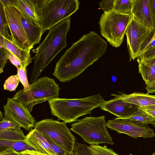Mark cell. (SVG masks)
Returning <instances> with one entry per match:
<instances>
[{
	"label": "cell",
	"instance_id": "37",
	"mask_svg": "<svg viewBox=\"0 0 155 155\" xmlns=\"http://www.w3.org/2000/svg\"><path fill=\"white\" fill-rule=\"evenodd\" d=\"M24 155H49L40 153L35 150H27L21 152Z\"/></svg>",
	"mask_w": 155,
	"mask_h": 155
},
{
	"label": "cell",
	"instance_id": "21",
	"mask_svg": "<svg viewBox=\"0 0 155 155\" xmlns=\"http://www.w3.org/2000/svg\"><path fill=\"white\" fill-rule=\"evenodd\" d=\"M16 1L32 20L40 25L35 0H16Z\"/></svg>",
	"mask_w": 155,
	"mask_h": 155
},
{
	"label": "cell",
	"instance_id": "11",
	"mask_svg": "<svg viewBox=\"0 0 155 155\" xmlns=\"http://www.w3.org/2000/svg\"><path fill=\"white\" fill-rule=\"evenodd\" d=\"M3 108L4 118H8L26 131L34 127L35 120L27 107L21 102L8 98Z\"/></svg>",
	"mask_w": 155,
	"mask_h": 155
},
{
	"label": "cell",
	"instance_id": "28",
	"mask_svg": "<svg viewBox=\"0 0 155 155\" xmlns=\"http://www.w3.org/2000/svg\"><path fill=\"white\" fill-rule=\"evenodd\" d=\"M90 147L98 155H119L113 149L108 148L106 145L101 146L99 144H90Z\"/></svg>",
	"mask_w": 155,
	"mask_h": 155
},
{
	"label": "cell",
	"instance_id": "31",
	"mask_svg": "<svg viewBox=\"0 0 155 155\" xmlns=\"http://www.w3.org/2000/svg\"><path fill=\"white\" fill-rule=\"evenodd\" d=\"M44 137L46 139L57 155H67L65 151L60 147L54 143L49 138L44 136Z\"/></svg>",
	"mask_w": 155,
	"mask_h": 155
},
{
	"label": "cell",
	"instance_id": "13",
	"mask_svg": "<svg viewBox=\"0 0 155 155\" xmlns=\"http://www.w3.org/2000/svg\"><path fill=\"white\" fill-rule=\"evenodd\" d=\"M14 6L22 23L28 40L31 46L39 43L44 33L39 24L32 20L17 3L16 0H9Z\"/></svg>",
	"mask_w": 155,
	"mask_h": 155
},
{
	"label": "cell",
	"instance_id": "17",
	"mask_svg": "<svg viewBox=\"0 0 155 155\" xmlns=\"http://www.w3.org/2000/svg\"><path fill=\"white\" fill-rule=\"evenodd\" d=\"M120 93L119 94H113L111 95L117 97L124 102L140 107L155 105V95L140 92H135L128 94L123 93Z\"/></svg>",
	"mask_w": 155,
	"mask_h": 155
},
{
	"label": "cell",
	"instance_id": "24",
	"mask_svg": "<svg viewBox=\"0 0 155 155\" xmlns=\"http://www.w3.org/2000/svg\"><path fill=\"white\" fill-rule=\"evenodd\" d=\"M133 0H115L113 9L122 14L132 15Z\"/></svg>",
	"mask_w": 155,
	"mask_h": 155
},
{
	"label": "cell",
	"instance_id": "16",
	"mask_svg": "<svg viewBox=\"0 0 155 155\" xmlns=\"http://www.w3.org/2000/svg\"><path fill=\"white\" fill-rule=\"evenodd\" d=\"M24 142L40 153L49 155H57L42 134L34 128H30L26 136Z\"/></svg>",
	"mask_w": 155,
	"mask_h": 155
},
{
	"label": "cell",
	"instance_id": "30",
	"mask_svg": "<svg viewBox=\"0 0 155 155\" xmlns=\"http://www.w3.org/2000/svg\"><path fill=\"white\" fill-rule=\"evenodd\" d=\"M0 73L3 71V68L7 62L9 51L4 47H0Z\"/></svg>",
	"mask_w": 155,
	"mask_h": 155
},
{
	"label": "cell",
	"instance_id": "36",
	"mask_svg": "<svg viewBox=\"0 0 155 155\" xmlns=\"http://www.w3.org/2000/svg\"><path fill=\"white\" fill-rule=\"evenodd\" d=\"M139 109L142 110L154 118H155V109L145 107H140Z\"/></svg>",
	"mask_w": 155,
	"mask_h": 155
},
{
	"label": "cell",
	"instance_id": "9",
	"mask_svg": "<svg viewBox=\"0 0 155 155\" xmlns=\"http://www.w3.org/2000/svg\"><path fill=\"white\" fill-rule=\"evenodd\" d=\"M3 5L12 38V42L24 50H31L32 46L28 39L22 23L14 6L9 0H0Z\"/></svg>",
	"mask_w": 155,
	"mask_h": 155
},
{
	"label": "cell",
	"instance_id": "14",
	"mask_svg": "<svg viewBox=\"0 0 155 155\" xmlns=\"http://www.w3.org/2000/svg\"><path fill=\"white\" fill-rule=\"evenodd\" d=\"M131 13L133 18L145 27L155 29L150 0H133Z\"/></svg>",
	"mask_w": 155,
	"mask_h": 155
},
{
	"label": "cell",
	"instance_id": "23",
	"mask_svg": "<svg viewBox=\"0 0 155 155\" xmlns=\"http://www.w3.org/2000/svg\"><path fill=\"white\" fill-rule=\"evenodd\" d=\"M0 148L5 149L10 147L16 151L21 152L27 150H35L34 149L28 145L24 142L18 141L11 142L0 140Z\"/></svg>",
	"mask_w": 155,
	"mask_h": 155
},
{
	"label": "cell",
	"instance_id": "33",
	"mask_svg": "<svg viewBox=\"0 0 155 155\" xmlns=\"http://www.w3.org/2000/svg\"><path fill=\"white\" fill-rule=\"evenodd\" d=\"M8 59L11 63L16 68L23 64L21 61L12 53L9 51Z\"/></svg>",
	"mask_w": 155,
	"mask_h": 155
},
{
	"label": "cell",
	"instance_id": "20",
	"mask_svg": "<svg viewBox=\"0 0 155 155\" xmlns=\"http://www.w3.org/2000/svg\"><path fill=\"white\" fill-rule=\"evenodd\" d=\"M19 126L0 129V140L11 142H24L26 136Z\"/></svg>",
	"mask_w": 155,
	"mask_h": 155
},
{
	"label": "cell",
	"instance_id": "43",
	"mask_svg": "<svg viewBox=\"0 0 155 155\" xmlns=\"http://www.w3.org/2000/svg\"><path fill=\"white\" fill-rule=\"evenodd\" d=\"M151 155H155V152L153 153Z\"/></svg>",
	"mask_w": 155,
	"mask_h": 155
},
{
	"label": "cell",
	"instance_id": "27",
	"mask_svg": "<svg viewBox=\"0 0 155 155\" xmlns=\"http://www.w3.org/2000/svg\"><path fill=\"white\" fill-rule=\"evenodd\" d=\"M75 155H98L84 143H77L74 148Z\"/></svg>",
	"mask_w": 155,
	"mask_h": 155
},
{
	"label": "cell",
	"instance_id": "4",
	"mask_svg": "<svg viewBox=\"0 0 155 155\" xmlns=\"http://www.w3.org/2000/svg\"><path fill=\"white\" fill-rule=\"evenodd\" d=\"M43 32L65 18L79 8L78 0H35Z\"/></svg>",
	"mask_w": 155,
	"mask_h": 155
},
{
	"label": "cell",
	"instance_id": "26",
	"mask_svg": "<svg viewBox=\"0 0 155 155\" xmlns=\"http://www.w3.org/2000/svg\"><path fill=\"white\" fill-rule=\"evenodd\" d=\"M27 66L21 64L20 67L17 68V75L19 81L22 84L24 87L23 90L25 91L29 90L31 88V85L28 83L27 77Z\"/></svg>",
	"mask_w": 155,
	"mask_h": 155
},
{
	"label": "cell",
	"instance_id": "38",
	"mask_svg": "<svg viewBox=\"0 0 155 155\" xmlns=\"http://www.w3.org/2000/svg\"><path fill=\"white\" fill-rule=\"evenodd\" d=\"M145 89L147 91V94L155 93V81L147 85Z\"/></svg>",
	"mask_w": 155,
	"mask_h": 155
},
{
	"label": "cell",
	"instance_id": "5",
	"mask_svg": "<svg viewBox=\"0 0 155 155\" xmlns=\"http://www.w3.org/2000/svg\"><path fill=\"white\" fill-rule=\"evenodd\" d=\"M106 124L104 115L97 117L85 116L72 124L70 130L90 144L105 143L113 145L114 143Z\"/></svg>",
	"mask_w": 155,
	"mask_h": 155
},
{
	"label": "cell",
	"instance_id": "34",
	"mask_svg": "<svg viewBox=\"0 0 155 155\" xmlns=\"http://www.w3.org/2000/svg\"><path fill=\"white\" fill-rule=\"evenodd\" d=\"M155 57V46L151 49L143 53L139 57L141 59H145Z\"/></svg>",
	"mask_w": 155,
	"mask_h": 155
},
{
	"label": "cell",
	"instance_id": "40",
	"mask_svg": "<svg viewBox=\"0 0 155 155\" xmlns=\"http://www.w3.org/2000/svg\"><path fill=\"white\" fill-rule=\"evenodd\" d=\"M4 44V37L0 35V47H2Z\"/></svg>",
	"mask_w": 155,
	"mask_h": 155
},
{
	"label": "cell",
	"instance_id": "1",
	"mask_svg": "<svg viewBox=\"0 0 155 155\" xmlns=\"http://www.w3.org/2000/svg\"><path fill=\"white\" fill-rule=\"evenodd\" d=\"M107 48L104 39L90 31L66 50L56 63L53 75L60 82L70 81L103 56Z\"/></svg>",
	"mask_w": 155,
	"mask_h": 155
},
{
	"label": "cell",
	"instance_id": "42",
	"mask_svg": "<svg viewBox=\"0 0 155 155\" xmlns=\"http://www.w3.org/2000/svg\"><path fill=\"white\" fill-rule=\"evenodd\" d=\"M4 118H3V117L2 114V113L1 111H0V120H2Z\"/></svg>",
	"mask_w": 155,
	"mask_h": 155
},
{
	"label": "cell",
	"instance_id": "10",
	"mask_svg": "<svg viewBox=\"0 0 155 155\" xmlns=\"http://www.w3.org/2000/svg\"><path fill=\"white\" fill-rule=\"evenodd\" d=\"M106 126L119 134H124L134 138L155 137L154 130L147 124L129 120L115 118L109 120Z\"/></svg>",
	"mask_w": 155,
	"mask_h": 155
},
{
	"label": "cell",
	"instance_id": "18",
	"mask_svg": "<svg viewBox=\"0 0 155 155\" xmlns=\"http://www.w3.org/2000/svg\"><path fill=\"white\" fill-rule=\"evenodd\" d=\"M137 58L139 72L147 85L155 81V57L145 59Z\"/></svg>",
	"mask_w": 155,
	"mask_h": 155
},
{
	"label": "cell",
	"instance_id": "35",
	"mask_svg": "<svg viewBox=\"0 0 155 155\" xmlns=\"http://www.w3.org/2000/svg\"><path fill=\"white\" fill-rule=\"evenodd\" d=\"M0 155H24L21 152H18L10 147H7L1 152Z\"/></svg>",
	"mask_w": 155,
	"mask_h": 155
},
{
	"label": "cell",
	"instance_id": "41",
	"mask_svg": "<svg viewBox=\"0 0 155 155\" xmlns=\"http://www.w3.org/2000/svg\"><path fill=\"white\" fill-rule=\"evenodd\" d=\"M144 107H148L149 108H150L155 109V105L147 106H144Z\"/></svg>",
	"mask_w": 155,
	"mask_h": 155
},
{
	"label": "cell",
	"instance_id": "7",
	"mask_svg": "<svg viewBox=\"0 0 155 155\" xmlns=\"http://www.w3.org/2000/svg\"><path fill=\"white\" fill-rule=\"evenodd\" d=\"M132 17V15L119 13L114 9L104 12L99 21L101 35L113 47H120Z\"/></svg>",
	"mask_w": 155,
	"mask_h": 155
},
{
	"label": "cell",
	"instance_id": "3",
	"mask_svg": "<svg viewBox=\"0 0 155 155\" xmlns=\"http://www.w3.org/2000/svg\"><path fill=\"white\" fill-rule=\"evenodd\" d=\"M48 101L52 114L66 124L74 122L79 117L91 114L93 110L100 108L105 101L99 94L77 99L58 97Z\"/></svg>",
	"mask_w": 155,
	"mask_h": 155
},
{
	"label": "cell",
	"instance_id": "19",
	"mask_svg": "<svg viewBox=\"0 0 155 155\" xmlns=\"http://www.w3.org/2000/svg\"><path fill=\"white\" fill-rule=\"evenodd\" d=\"M4 44L3 47L12 53L18 58L24 65L28 66L31 62L33 58L30 56L31 50H24L20 48L12 41L4 38Z\"/></svg>",
	"mask_w": 155,
	"mask_h": 155
},
{
	"label": "cell",
	"instance_id": "8",
	"mask_svg": "<svg viewBox=\"0 0 155 155\" xmlns=\"http://www.w3.org/2000/svg\"><path fill=\"white\" fill-rule=\"evenodd\" d=\"M66 124L47 119L36 122L34 128L62 148L67 155H75L73 150L76 139Z\"/></svg>",
	"mask_w": 155,
	"mask_h": 155
},
{
	"label": "cell",
	"instance_id": "22",
	"mask_svg": "<svg viewBox=\"0 0 155 155\" xmlns=\"http://www.w3.org/2000/svg\"><path fill=\"white\" fill-rule=\"evenodd\" d=\"M120 119L129 120L147 125L149 124H152L155 120L154 118L139 109L129 116Z\"/></svg>",
	"mask_w": 155,
	"mask_h": 155
},
{
	"label": "cell",
	"instance_id": "6",
	"mask_svg": "<svg viewBox=\"0 0 155 155\" xmlns=\"http://www.w3.org/2000/svg\"><path fill=\"white\" fill-rule=\"evenodd\" d=\"M31 86L25 91H18L12 98L24 104L30 112L35 105L58 97L60 89L53 79L47 76L41 78Z\"/></svg>",
	"mask_w": 155,
	"mask_h": 155
},
{
	"label": "cell",
	"instance_id": "32",
	"mask_svg": "<svg viewBox=\"0 0 155 155\" xmlns=\"http://www.w3.org/2000/svg\"><path fill=\"white\" fill-rule=\"evenodd\" d=\"M115 0H103L99 3L100 8L104 11H107L113 9Z\"/></svg>",
	"mask_w": 155,
	"mask_h": 155
},
{
	"label": "cell",
	"instance_id": "15",
	"mask_svg": "<svg viewBox=\"0 0 155 155\" xmlns=\"http://www.w3.org/2000/svg\"><path fill=\"white\" fill-rule=\"evenodd\" d=\"M114 97L111 99L105 101L100 108L115 116L117 119L129 116L139 109V106L124 102L118 97Z\"/></svg>",
	"mask_w": 155,
	"mask_h": 155
},
{
	"label": "cell",
	"instance_id": "25",
	"mask_svg": "<svg viewBox=\"0 0 155 155\" xmlns=\"http://www.w3.org/2000/svg\"><path fill=\"white\" fill-rule=\"evenodd\" d=\"M8 27L3 5L0 2V35L12 42V37L9 33Z\"/></svg>",
	"mask_w": 155,
	"mask_h": 155
},
{
	"label": "cell",
	"instance_id": "39",
	"mask_svg": "<svg viewBox=\"0 0 155 155\" xmlns=\"http://www.w3.org/2000/svg\"><path fill=\"white\" fill-rule=\"evenodd\" d=\"M152 7V12L154 20L155 27V0H150Z\"/></svg>",
	"mask_w": 155,
	"mask_h": 155
},
{
	"label": "cell",
	"instance_id": "2",
	"mask_svg": "<svg viewBox=\"0 0 155 155\" xmlns=\"http://www.w3.org/2000/svg\"><path fill=\"white\" fill-rule=\"evenodd\" d=\"M70 16L57 24L48 30V33L39 45L32 50L34 66L29 84L38 79L42 71L57 54L67 46L66 38L70 30Z\"/></svg>",
	"mask_w": 155,
	"mask_h": 155
},
{
	"label": "cell",
	"instance_id": "12",
	"mask_svg": "<svg viewBox=\"0 0 155 155\" xmlns=\"http://www.w3.org/2000/svg\"><path fill=\"white\" fill-rule=\"evenodd\" d=\"M153 29L145 27L133 16L126 32L130 61L138 57L141 46Z\"/></svg>",
	"mask_w": 155,
	"mask_h": 155
},
{
	"label": "cell",
	"instance_id": "29",
	"mask_svg": "<svg viewBox=\"0 0 155 155\" xmlns=\"http://www.w3.org/2000/svg\"><path fill=\"white\" fill-rule=\"evenodd\" d=\"M19 81L17 74L11 76L6 80L4 83V89L11 91H15L18 85Z\"/></svg>",
	"mask_w": 155,
	"mask_h": 155
}]
</instances>
